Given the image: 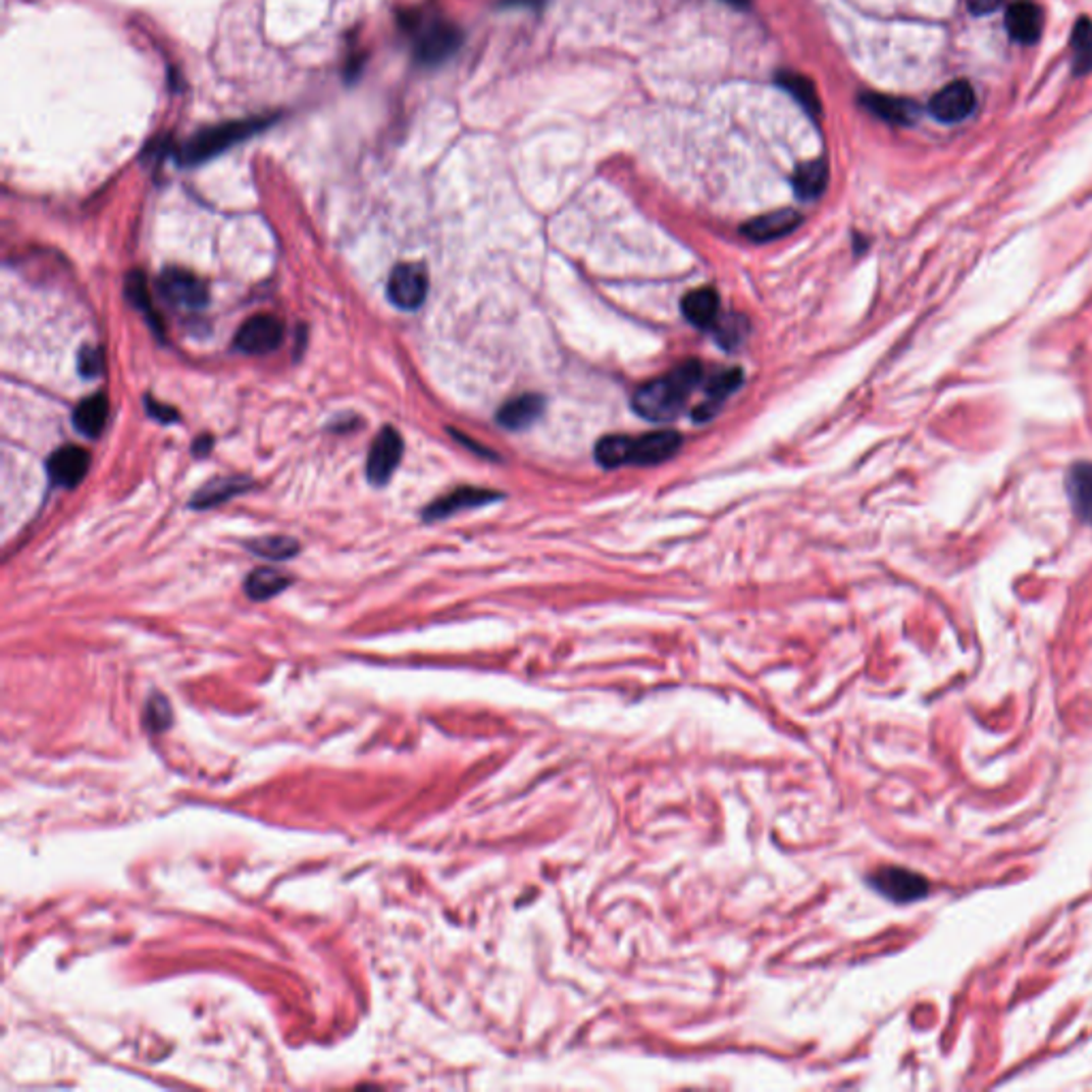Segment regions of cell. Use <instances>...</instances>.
<instances>
[{
	"instance_id": "4316f807",
	"label": "cell",
	"mask_w": 1092,
	"mask_h": 1092,
	"mask_svg": "<svg viewBox=\"0 0 1092 1092\" xmlns=\"http://www.w3.org/2000/svg\"><path fill=\"white\" fill-rule=\"evenodd\" d=\"M779 86L783 90H787L789 95H792L809 113H813V115L820 113L818 92H816V88H813V84L807 77L796 75V73H781L779 75Z\"/></svg>"
},
{
	"instance_id": "44dd1931",
	"label": "cell",
	"mask_w": 1092,
	"mask_h": 1092,
	"mask_svg": "<svg viewBox=\"0 0 1092 1092\" xmlns=\"http://www.w3.org/2000/svg\"><path fill=\"white\" fill-rule=\"evenodd\" d=\"M863 105L875 113L877 118L892 124H912L916 118V107L909 101H900L884 95H865Z\"/></svg>"
},
{
	"instance_id": "3957f363",
	"label": "cell",
	"mask_w": 1092,
	"mask_h": 1092,
	"mask_svg": "<svg viewBox=\"0 0 1092 1092\" xmlns=\"http://www.w3.org/2000/svg\"><path fill=\"white\" fill-rule=\"evenodd\" d=\"M427 291H429V282H427V271L423 265L402 263L388 275L386 293H388L391 304L398 306L400 310L410 312V310L421 308L427 297Z\"/></svg>"
},
{
	"instance_id": "f1b7e54d",
	"label": "cell",
	"mask_w": 1092,
	"mask_h": 1092,
	"mask_svg": "<svg viewBox=\"0 0 1092 1092\" xmlns=\"http://www.w3.org/2000/svg\"><path fill=\"white\" fill-rule=\"evenodd\" d=\"M126 297L131 304L148 314V318H152V308H150V295H148V284H146V277L144 273H131L126 277Z\"/></svg>"
},
{
	"instance_id": "6da1fadb",
	"label": "cell",
	"mask_w": 1092,
	"mask_h": 1092,
	"mask_svg": "<svg viewBox=\"0 0 1092 1092\" xmlns=\"http://www.w3.org/2000/svg\"><path fill=\"white\" fill-rule=\"evenodd\" d=\"M703 378V365L698 361H685L670 374L642 384L634 393L632 406L646 421H672L683 412L689 395L698 388Z\"/></svg>"
},
{
	"instance_id": "2e32d148",
	"label": "cell",
	"mask_w": 1092,
	"mask_h": 1092,
	"mask_svg": "<svg viewBox=\"0 0 1092 1092\" xmlns=\"http://www.w3.org/2000/svg\"><path fill=\"white\" fill-rule=\"evenodd\" d=\"M740 384H742L740 369H724L713 374L707 382V393H709L707 402L693 410L695 421H711V418L719 412V408H722V404Z\"/></svg>"
},
{
	"instance_id": "8fae6325",
	"label": "cell",
	"mask_w": 1092,
	"mask_h": 1092,
	"mask_svg": "<svg viewBox=\"0 0 1092 1092\" xmlns=\"http://www.w3.org/2000/svg\"><path fill=\"white\" fill-rule=\"evenodd\" d=\"M802 218L794 209H779V212H771L758 216L740 226V233L749 238L751 242H773L779 238H785L800 226Z\"/></svg>"
},
{
	"instance_id": "1f68e13d",
	"label": "cell",
	"mask_w": 1092,
	"mask_h": 1092,
	"mask_svg": "<svg viewBox=\"0 0 1092 1092\" xmlns=\"http://www.w3.org/2000/svg\"><path fill=\"white\" fill-rule=\"evenodd\" d=\"M148 410L154 418H158V421H165V423H171V421H177V414L171 410V408H165L160 406L158 402H148Z\"/></svg>"
},
{
	"instance_id": "836d02e7",
	"label": "cell",
	"mask_w": 1092,
	"mask_h": 1092,
	"mask_svg": "<svg viewBox=\"0 0 1092 1092\" xmlns=\"http://www.w3.org/2000/svg\"><path fill=\"white\" fill-rule=\"evenodd\" d=\"M726 3L736 5V7H747V5H749V0H726Z\"/></svg>"
},
{
	"instance_id": "f546056e",
	"label": "cell",
	"mask_w": 1092,
	"mask_h": 1092,
	"mask_svg": "<svg viewBox=\"0 0 1092 1092\" xmlns=\"http://www.w3.org/2000/svg\"><path fill=\"white\" fill-rule=\"evenodd\" d=\"M101 367H103V359L97 348L84 346L80 353V374L84 378H97L101 374Z\"/></svg>"
},
{
	"instance_id": "e0dca14e",
	"label": "cell",
	"mask_w": 1092,
	"mask_h": 1092,
	"mask_svg": "<svg viewBox=\"0 0 1092 1092\" xmlns=\"http://www.w3.org/2000/svg\"><path fill=\"white\" fill-rule=\"evenodd\" d=\"M1005 24L1011 39H1016L1018 43H1037L1043 29L1041 9L1033 3H1027V0H1022V3H1016L1007 9Z\"/></svg>"
},
{
	"instance_id": "9a60e30c",
	"label": "cell",
	"mask_w": 1092,
	"mask_h": 1092,
	"mask_svg": "<svg viewBox=\"0 0 1092 1092\" xmlns=\"http://www.w3.org/2000/svg\"><path fill=\"white\" fill-rule=\"evenodd\" d=\"M544 412V400L536 393L519 395L498 410V423L506 429L521 431L538 421Z\"/></svg>"
},
{
	"instance_id": "4fadbf2b",
	"label": "cell",
	"mask_w": 1092,
	"mask_h": 1092,
	"mask_svg": "<svg viewBox=\"0 0 1092 1092\" xmlns=\"http://www.w3.org/2000/svg\"><path fill=\"white\" fill-rule=\"evenodd\" d=\"M88 466H90V455L86 449L82 447H75V445H68V447H62L58 449L50 461H48V472H50V478L54 484H60V486H75L84 480L86 472H88Z\"/></svg>"
},
{
	"instance_id": "484cf974",
	"label": "cell",
	"mask_w": 1092,
	"mask_h": 1092,
	"mask_svg": "<svg viewBox=\"0 0 1092 1092\" xmlns=\"http://www.w3.org/2000/svg\"><path fill=\"white\" fill-rule=\"evenodd\" d=\"M711 329L719 346L726 348V351H734V348L740 346L742 340H745L749 331V322L742 314H728V316H719Z\"/></svg>"
},
{
	"instance_id": "83f0119b",
	"label": "cell",
	"mask_w": 1092,
	"mask_h": 1092,
	"mask_svg": "<svg viewBox=\"0 0 1092 1092\" xmlns=\"http://www.w3.org/2000/svg\"><path fill=\"white\" fill-rule=\"evenodd\" d=\"M246 547L252 553L267 557V560H289V557H295L299 553V544L287 536H265L246 542Z\"/></svg>"
},
{
	"instance_id": "7402d4cb",
	"label": "cell",
	"mask_w": 1092,
	"mask_h": 1092,
	"mask_svg": "<svg viewBox=\"0 0 1092 1092\" xmlns=\"http://www.w3.org/2000/svg\"><path fill=\"white\" fill-rule=\"evenodd\" d=\"M289 585H291V578L287 574L271 570V568H261V570H254L246 578V593L252 600L263 602L277 593H282Z\"/></svg>"
},
{
	"instance_id": "5bb4252c",
	"label": "cell",
	"mask_w": 1092,
	"mask_h": 1092,
	"mask_svg": "<svg viewBox=\"0 0 1092 1092\" xmlns=\"http://www.w3.org/2000/svg\"><path fill=\"white\" fill-rule=\"evenodd\" d=\"M1067 496L1080 521L1092 525V461H1078L1067 472Z\"/></svg>"
},
{
	"instance_id": "ac0fdd59",
	"label": "cell",
	"mask_w": 1092,
	"mask_h": 1092,
	"mask_svg": "<svg viewBox=\"0 0 1092 1092\" xmlns=\"http://www.w3.org/2000/svg\"><path fill=\"white\" fill-rule=\"evenodd\" d=\"M683 314L698 329H711L719 318V295L711 287L695 289L683 297Z\"/></svg>"
},
{
	"instance_id": "4dcf8cb0",
	"label": "cell",
	"mask_w": 1092,
	"mask_h": 1092,
	"mask_svg": "<svg viewBox=\"0 0 1092 1092\" xmlns=\"http://www.w3.org/2000/svg\"><path fill=\"white\" fill-rule=\"evenodd\" d=\"M967 3L975 15H984V13H992L994 9H998V5H1001L1003 0H967Z\"/></svg>"
},
{
	"instance_id": "9c48e42d",
	"label": "cell",
	"mask_w": 1092,
	"mask_h": 1092,
	"mask_svg": "<svg viewBox=\"0 0 1092 1092\" xmlns=\"http://www.w3.org/2000/svg\"><path fill=\"white\" fill-rule=\"evenodd\" d=\"M461 45V31L449 21H431L416 37V58L425 64L447 60Z\"/></svg>"
},
{
	"instance_id": "603a6c76",
	"label": "cell",
	"mask_w": 1092,
	"mask_h": 1092,
	"mask_svg": "<svg viewBox=\"0 0 1092 1092\" xmlns=\"http://www.w3.org/2000/svg\"><path fill=\"white\" fill-rule=\"evenodd\" d=\"M794 191L800 199H818L828 184V167L824 160H811L794 173Z\"/></svg>"
},
{
	"instance_id": "ba28073f",
	"label": "cell",
	"mask_w": 1092,
	"mask_h": 1092,
	"mask_svg": "<svg viewBox=\"0 0 1092 1092\" xmlns=\"http://www.w3.org/2000/svg\"><path fill=\"white\" fill-rule=\"evenodd\" d=\"M975 109V90L969 82H951L943 90L931 99L928 111L933 113V118L945 124L963 122Z\"/></svg>"
},
{
	"instance_id": "7a4b0ae2",
	"label": "cell",
	"mask_w": 1092,
	"mask_h": 1092,
	"mask_svg": "<svg viewBox=\"0 0 1092 1092\" xmlns=\"http://www.w3.org/2000/svg\"><path fill=\"white\" fill-rule=\"evenodd\" d=\"M273 122V118H248V120H233L224 122L218 126H209L201 133H197L189 144L179 150V162L181 165H201L209 158L222 154L224 150L233 148L236 144L244 142V139L252 137L267 128Z\"/></svg>"
},
{
	"instance_id": "30bf717a",
	"label": "cell",
	"mask_w": 1092,
	"mask_h": 1092,
	"mask_svg": "<svg viewBox=\"0 0 1092 1092\" xmlns=\"http://www.w3.org/2000/svg\"><path fill=\"white\" fill-rule=\"evenodd\" d=\"M683 439L677 431H651L640 437H632V466H658L666 459L675 457Z\"/></svg>"
},
{
	"instance_id": "d6986e66",
	"label": "cell",
	"mask_w": 1092,
	"mask_h": 1092,
	"mask_svg": "<svg viewBox=\"0 0 1092 1092\" xmlns=\"http://www.w3.org/2000/svg\"><path fill=\"white\" fill-rule=\"evenodd\" d=\"M109 416V404L105 395H92L86 398L73 412V425L82 435L97 437L105 425Z\"/></svg>"
},
{
	"instance_id": "d6a6232c",
	"label": "cell",
	"mask_w": 1092,
	"mask_h": 1092,
	"mask_svg": "<svg viewBox=\"0 0 1092 1092\" xmlns=\"http://www.w3.org/2000/svg\"><path fill=\"white\" fill-rule=\"evenodd\" d=\"M212 445H214V439H212V437H209V435H201V437L197 439V443H195V447H193V449H195V455H199V457L209 455V449H212Z\"/></svg>"
},
{
	"instance_id": "d4e9b609",
	"label": "cell",
	"mask_w": 1092,
	"mask_h": 1092,
	"mask_svg": "<svg viewBox=\"0 0 1092 1092\" xmlns=\"http://www.w3.org/2000/svg\"><path fill=\"white\" fill-rule=\"evenodd\" d=\"M1072 52H1074V73L1088 75L1092 73V21L1080 17L1072 35Z\"/></svg>"
},
{
	"instance_id": "cb8c5ba5",
	"label": "cell",
	"mask_w": 1092,
	"mask_h": 1092,
	"mask_svg": "<svg viewBox=\"0 0 1092 1092\" xmlns=\"http://www.w3.org/2000/svg\"><path fill=\"white\" fill-rule=\"evenodd\" d=\"M630 453H632V437L627 435H607L602 437L595 447V459L602 468H621L630 466Z\"/></svg>"
},
{
	"instance_id": "277c9868",
	"label": "cell",
	"mask_w": 1092,
	"mask_h": 1092,
	"mask_svg": "<svg viewBox=\"0 0 1092 1092\" xmlns=\"http://www.w3.org/2000/svg\"><path fill=\"white\" fill-rule=\"evenodd\" d=\"M158 291L169 304L186 310H201L207 304V289L201 277L186 269H165L158 277Z\"/></svg>"
},
{
	"instance_id": "8992f818",
	"label": "cell",
	"mask_w": 1092,
	"mask_h": 1092,
	"mask_svg": "<svg viewBox=\"0 0 1092 1092\" xmlns=\"http://www.w3.org/2000/svg\"><path fill=\"white\" fill-rule=\"evenodd\" d=\"M284 340V324L271 314H259L248 318L238 335L236 346L246 355H265L275 351Z\"/></svg>"
},
{
	"instance_id": "5b68a950",
	"label": "cell",
	"mask_w": 1092,
	"mask_h": 1092,
	"mask_svg": "<svg viewBox=\"0 0 1092 1092\" xmlns=\"http://www.w3.org/2000/svg\"><path fill=\"white\" fill-rule=\"evenodd\" d=\"M869 881L879 894H884L886 898L894 902H914L928 894V881L909 869H900V867L877 869L869 877Z\"/></svg>"
},
{
	"instance_id": "52a82bcc",
	"label": "cell",
	"mask_w": 1092,
	"mask_h": 1092,
	"mask_svg": "<svg viewBox=\"0 0 1092 1092\" xmlns=\"http://www.w3.org/2000/svg\"><path fill=\"white\" fill-rule=\"evenodd\" d=\"M404 455V439L398 433V429L384 427L374 443H371L369 457H367V478L371 484L382 486L391 480V476L398 470L400 461Z\"/></svg>"
},
{
	"instance_id": "7c38bea8",
	"label": "cell",
	"mask_w": 1092,
	"mask_h": 1092,
	"mask_svg": "<svg viewBox=\"0 0 1092 1092\" xmlns=\"http://www.w3.org/2000/svg\"><path fill=\"white\" fill-rule=\"evenodd\" d=\"M502 496L496 493V491H486V489H476V486H461V489L435 500L425 513V521H439V519H447L451 515H457L461 513V510H468V508H478V506H486L491 504L496 500H500Z\"/></svg>"
},
{
	"instance_id": "ffe728a7",
	"label": "cell",
	"mask_w": 1092,
	"mask_h": 1092,
	"mask_svg": "<svg viewBox=\"0 0 1092 1092\" xmlns=\"http://www.w3.org/2000/svg\"><path fill=\"white\" fill-rule=\"evenodd\" d=\"M250 486L248 480L244 478H218V480H212L203 484L201 489L193 496L191 500V506L193 508H212V506H218L230 498H236L238 493L246 491Z\"/></svg>"
}]
</instances>
